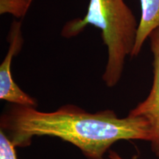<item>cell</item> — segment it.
I'll use <instances>...</instances> for the list:
<instances>
[{
  "label": "cell",
  "mask_w": 159,
  "mask_h": 159,
  "mask_svg": "<svg viewBox=\"0 0 159 159\" xmlns=\"http://www.w3.org/2000/svg\"><path fill=\"white\" fill-rule=\"evenodd\" d=\"M33 0H0V14H11L16 19H23Z\"/></svg>",
  "instance_id": "cell-6"
},
{
  "label": "cell",
  "mask_w": 159,
  "mask_h": 159,
  "mask_svg": "<svg viewBox=\"0 0 159 159\" xmlns=\"http://www.w3.org/2000/svg\"><path fill=\"white\" fill-rule=\"evenodd\" d=\"M1 130L7 133L16 148H25L35 136H54L80 149L87 159H105L114 143L120 140L151 141L146 119L115 111L90 113L74 105H66L52 112L15 105L1 119Z\"/></svg>",
  "instance_id": "cell-1"
},
{
  "label": "cell",
  "mask_w": 159,
  "mask_h": 159,
  "mask_svg": "<svg viewBox=\"0 0 159 159\" xmlns=\"http://www.w3.org/2000/svg\"><path fill=\"white\" fill-rule=\"evenodd\" d=\"M142 14L131 57L139 55L152 32L159 27V0H140Z\"/></svg>",
  "instance_id": "cell-5"
},
{
  "label": "cell",
  "mask_w": 159,
  "mask_h": 159,
  "mask_svg": "<svg viewBox=\"0 0 159 159\" xmlns=\"http://www.w3.org/2000/svg\"><path fill=\"white\" fill-rule=\"evenodd\" d=\"M0 159H18L16 147L3 130H0Z\"/></svg>",
  "instance_id": "cell-7"
},
{
  "label": "cell",
  "mask_w": 159,
  "mask_h": 159,
  "mask_svg": "<svg viewBox=\"0 0 159 159\" xmlns=\"http://www.w3.org/2000/svg\"><path fill=\"white\" fill-rule=\"evenodd\" d=\"M89 25L101 31L108 53L102 80L113 88L121 80L125 59L132 55L139 23L125 0H89L85 15L68 21L61 35L67 39L77 36Z\"/></svg>",
  "instance_id": "cell-2"
},
{
  "label": "cell",
  "mask_w": 159,
  "mask_h": 159,
  "mask_svg": "<svg viewBox=\"0 0 159 159\" xmlns=\"http://www.w3.org/2000/svg\"><path fill=\"white\" fill-rule=\"evenodd\" d=\"M150 49L153 55V82L147 98L139 102L128 115L146 119L151 130V148L159 156V27L150 37Z\"/></svg>",
  "instance_id": "cell-4"
},
{
  "label": "cell",
  "mask_w": 159,
  "mask_h": 159,
  "mask_svg": "<svg viewBox=\"0 0 159 159\" xmlns=\"http://www.w3.org/2000/svg\"><path fill=\"white\" fill-rule=\"evenodd\" d=\"M7 42L9 43L8 49L0 65V99L14 105L36 108V99L19 88L11 73L13 57L21 51L24 43L21 21H13L12 22L7 35Z\"/></svg>",
  "instance_id": "cell-3"
},
{
  "label": "cell",
  "mask_w": 159,
  "mask_h": 159,
  "mask_svg": "<svg viewBox=\"0 0 159 159\" xmlns=\"http://www.w3.org/2000/svg\"><path fill=\"white\" fill-rule=\"evenodd\" d=\"M107 159H124L122 156H120L116 152H115L114 150H110L108 151V157H107Z\"/></svg>",
  "instance_id": "cell-8"
}]
</instances>
